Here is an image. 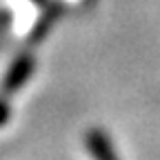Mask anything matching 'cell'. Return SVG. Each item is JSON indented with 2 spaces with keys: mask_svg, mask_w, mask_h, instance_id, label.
I'll return each mask as SVG.
<instances>
[{
  "mask_svg": "<svg viewBox=\"0 0 160 160\" xmlns=\"http://www.w3.org/2000/svg\"><path fill=\"white\" fill-rule=\"evenodd\" d=\"M85 140H87V149L91 151V156L96 160H118V156H116V151H113V147L109 142V138L102 131L93 129V131L87 133Z\"/></svg>",
  "mask_w": 160,
  "mask_h": 160,
  "instance_id": "6da1fadb",
  "label": "cell"
},
{
  "mask_svg": "<svg viewBox=\"0 0 160 160\" xmlns=\"http://www.w3.org/2000/svg\"><path fill=\"white\" fill-rule=\"evenodd\" d=\"M7 116H9V109H7V105L2 102V100H0V125L7 120Z\"/></svg>",
  "mask_w": 160,
  "mask_h": 160,
  "instance_id": "7a4b0ae2",
  "label": "cell"
}]
</instances>
